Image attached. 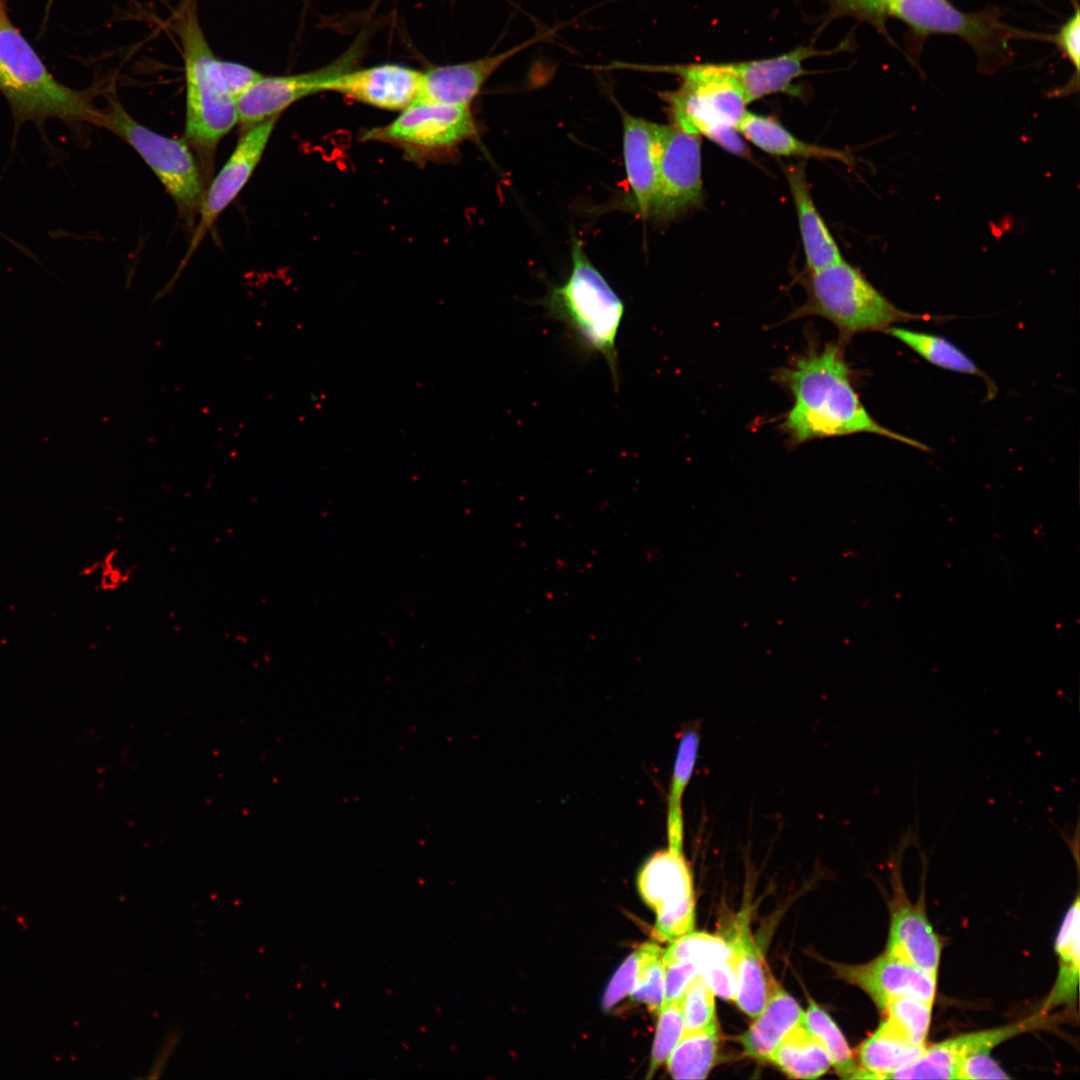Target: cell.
<instances>
[{"instance_id": "1", "label": "cell", "mask_w": 1080, "mask_h": 1080, "mask_svg": "<svg viewBox=\"0 0 1080 1080\" xmlns=\"http://www.w3.org/2000/svg\"><path fill=\"white\" fill-rule=\"evenodd\" d=\"M775 382L793 396L794 403L781 424L793 445L826 437L870 433L911 445L927 446L880 425L860 401L842 350L827 344L811 349L781 367Z\"/></svg>"}, {"instance_id": "2", "label": "cell", "mask_w": 1080, "mask_h": 1080, "mask_svg": "<svg viewBox=\"0 0 1080 1080\" xmlns=\"http://www.w3.org/2000/svg\"><path fill=\"white\" fill-rule=\"evenodd\" d=\"M605 69H631L676 75L680 85L659 94L667 104L673 126L704 136L742 158L750 151L737 127L749 104L741 88L721 63L647 65L614 62Z\"/></svg>"}, {"instance_id": "3", "label": "cell", "mask_w": 1080, "mask_h": 1080, "mask_svg": "<svg viewBox=\"0 0 1080 1080\" xmlns=\"http://www.w3.org/2000/svg\"><path fill=\"white\" fill-rule=\"evenodd\" d=\"M98 85L76 90L56 80L34 48L11 22L0 17V92L18 122L41 123L59 119L67 123L99 125L102 110L95 105Z\"/></svg>"}, {"instance_id": "4", "label": "cell", "mask_w": 1080, "mask_h": 1080, "mask_svg": "<svg viewBox=\"0 0 1080 1080\" xmlns=\"http://www.w3.org/2000/svg\"><path fill=\"white\" fill-rule=\"evenodd\" d=\"M571 259L568 279L551 288L539 304L547 316L561 322L586 351L603 357L617 388L616 340L625 313L624 302L591 263L578 238L572 241Z\"/></svg>"}, {"instance_id": "5", "label": "cell", "mask_w": 1080, "mask_h": 1080, "mask_svg": "<svg viewBox=\"0 0 1080 1080\" xmlns=\"http://www.w3.org/2000/svg\"><path fill=\"white\" fill-rule=\"evenodd\" d=\"M186 87L185 140L205 155L238 123L237 102L225 89L219 58L200 25L196 4L178 10Z\"/></svg>"}, {"instance_id": "6", "label": "cell", "mask_w": 1080, "mask_h": 1080, "mask_svg": "<svg viewBox=\"0 0 1080 1080\" xmlns=\"http://www.w3.org/2000/svg\"><path fill=\"white\" fill-rule=\"evenodd\" d=\"M806 290L807 301L791 318L823 317L836 326L844 339L924 318L896 307L844 259L809 273Z\"/></svg>"}, {"instance_id": "7", "label": "cell", "mask_w": 1080, "mask_h": 1080, "mask_svg": "<svg viewBox=\"0 0 1080 1080\" xmlns=\"http://www.w3.org/2000/svg\"><path fill=\"white\" fill-rule=\"evenodd\" d=\"M102 126L132 146L173 198L183 217L191 221L204 199L203 184L187 141L163 136L136 121L114 95L102 111Z\"/></svg>"}, {"instance_id": "8", "label": "cell", "mask_w": 1080, "mask_h": 1080, "mask_svg": "<svg viewBox=\"0 0 1080 1080\" xmlns=\"http://www.w3.org/2000/svg\"><path fill=\"white\" fill-rule=\"evenodd\" d=\"M889 15L919 35L946 34L965 40L985 68L999 66L1009 58L1010 42L1032 37L1000 20L992 12H964L948 0H891Z\"/></svg>"}, {"instance_id": "9", "label": "cell", "mask_w": 1080, "mask_h": 1080, "mask_svg": "<svg viewBox=\"0 0 1080 1080\" xmlns=\"http://www.w3.org/2000/svg\"><path fill=\"white\" fill-rule=\"evenodd\" d=\"M637 886L644 902L656 912V939L672 942L693 930V879L682 851L668 847L652 854L638 873Z\"/></svg>"}, {"instance_id": "10", "label": "cell", "mask_w": 1080, "mask_h": 1080, "mask_svg": "<svg viewBox=\"0 0 1080 1080\" xmlns=\"http://www.w3.org/2000/svg\"><path fill=\"white\" fill-rule=\"evenodd\" d=\"M477 134L470 106L414 102L383 127L367 130L364 140L396 144L408 152L454 149Z\"/></svg>"}, {"instance_id": "11", "label": "cell", "mask_w": 1080, "mask_h": 1080, "mask_svg": "<svg viewBox=\"0 0 1080 1080\" xmlns=\"http://www.w3.org/2000/svg\"><path fill=\"white\" fill-rule=\"evenodd\" d=\"M701 137L662 125L657 181L648 217L673 220L703 203Z\"/></svg>"}, {"instance_id": "12", "label": "cell", "mask_w": 1080, "mask_h": 1080, "mask_svg": "<svg viewBox=\"0 0 1080 1080\" xmlns=\"http://www.w3.org/2000/svg\"><path fill=\"white\" fill-rule=\"evenodd\" d=\"M360 46L318 69L288 75H263L237 100L238 123L243 131L280 114L295 102L322 92L324 82L354 68Z\"/></svg>"}, {"instance_id": "13", "label": "cell", "mask_w": 1080, "mask_h": 1080, "mask_svg": "<svg viewBox=\"0 0 1080 1080\" xmlns=\"http://www.w3.org/2000/svg\"><path fill=\"white\" fill-rule=\"evenodd\" d=\"M423 71L381 64L343 71L324 82L321 90L335 92L377 108L402 111L417 98Z\"/></svg>"}, {"instance_id": "14", "label": "cell", "mask_w": 1080, "mask_h": 1080, "mask_svg": "<svg viewBox=\"0 0 1080 1080\" xmlns=\"http://www.w3.org/2000/svg\"><path fill=\"white\" fill-rule=\"evenodd\" d=\"M280 116L272 117L247 130L233 153L214 178L204 195L200 223L192 238L189 254L202 240L220 213L235 199L258 165Z\"/></svg>"}, {"instance_id": "15", "label": "cell", "mask_w": 1080, "mask_h": 1080, "mask_svg": "<svg viewBox=\"0 0 1080 1080\" xmlns=\"http://www.w3.org/2000/svg\"><path fill=\"white\" fill-rule=\"evenodd\" d=\"M1038 1024L1039 1019L1031 1017L1015 1024L963 1034L926 1046L920 1057L892 1073L888 1079H958L961 1065L969 1055L991 1051Z\"/></svg>"}, {"instance_id": "16", "label": "cell", "mask_w": 1080, "mask_h": 1080, "mask_svg": "<svg viewBox=\"0 0 1080 1080\" xmlns=\"http://www.w3.org/2000/svg\"><path fill=\"white\" fill-rule=\"evenodd\" d=\"M546 36V34L535 36L495 55L463 63L430 67L423 71L420 90L414 102L470 106L485 83L502 64Z\"/></svg>"}, {"instance_id": "17", "label": "cell", "mask_w": 1080, "mask_h": 1080, "mask_svg": "<svg viewBox=\"0 0 1080 1080\" xmlns=\"http://www.w3.org/2000/svg\"><path fill=\"white\" fill-rule=\"evenodd\" d=\"M842 977L860 987L882 1011L888 1001L914 997L934 1002L937 978L884 952L876 959L840 969Z\"/></svg>"}, {"instance_id": "18", "label": "cell", "mask_w": 1080, "mask_h": 1080, "mask_svg": "<svg viewBox=\"0 0 1080 1080\" xmlns=\"http://www.w3.org/2000/svg\"><path fill=\"white\" fill-rule=\"evenodd\" d=\"M834 53L812 46H799L783 54L755 60L721 63L741 88L748 103L778 93L798 95L795 81L808 74L804 63L816 56Z\"/></svg>"}, {"instance_id": "19", "label": "cell", "mask_w": 1080, "mask_h": 1080, "mask_svg": "<svg viewBox=\"0 0 1080 1080\" xmlns=\"http://www.w3.org/2000/svg\"><path fill=\"white\" fill-rule=\"evenodd\" d=\"M623 157L633 207L648 218L654 196L662 124L621 111Z\"/></svg>"}, {"instance_id": "20", "label": "cell", "mask_w": 1080, "mask_h": 1080, "mask_svg": "<svg viewBox=\"0 0 1080 1080\" xmlns=\"http://www.w3.org/2000/svg\"><path fill=\"white\" fill-rule=\"evenodd\" d=\"M885 952L937 978L941 943L922 905H894Z\"/></svg>"}, {"instance_id": "21", "label": "cell", "mask_w": 1080, "mask_h": 1080, "mask_svg": "<svg viewBox=\"0 0 1080 1080\" xmlns=\"http://www.w3.org/2000/svg\"><path fill=\"white\" fill-rule=\"evenodd\" d=\"M785 173L797 213L808 272L841 261L839 247L814 204L804 163L789 166Z\"/></svg>"}, {"instance_id": "22", "label": "cell", "mask_w": 1080, "mask_h": 1080, "mask_svg": "<svg viewBox=\"0 0 1080 1080\" xmlns=\"http://www.w3.org/2000/svg\"><path fill=\"white\" fill-rule=\"evenodd\" d=\"M803 1016L797 1001L775 982L763 1010L740 1038L745 1052L769 1060L787 1033L802 1023Z\"/></svg>"}, {"instance_id": "23", "label": "cell", "mask_w": 1080, "mask_h": 1080, "mask_svg": "<svg viewBox=\"0 0 1080 1080\" xmlns=\"http://www.w3.org/2000/svg\"><path fill=\"white\" fill-rule=\"evenodd\" d=\"M744 139L775 156L803 159H831L849 164L848 153L805 142L788 131L777 119L747 111L737 127Z\"/></svg>"}, {"instance_id": "24", "label": "cell", "mask_w": 1080, "mask_h": 1080, "mask_svg": "<svg viewBox=\"0 0 1080 1080\" xmlns=\"http://www.w3.org/2000/svg\"><path fill=\"white\" fill-rule=\"evenodd\" d=\"M735 953L737 1006L751 1018L763 1010L775 981L747 927L741 926L729 942Z\"/></svg>"}, {"instance_id": "25", "label": "cell", "mask_w": 1080, "mask_h": 1080, "mask_svg": "<svg viewBox=\"0 0 1080 1080\" xmlns=\"http://www.w3.org/2000/svg\"><path fill=\"white\" fill-rule=\"evenodd\" d=\"M925 1046L911 1044L884 1020L859 1048V1079H888L900 1068L916 1060Z\"/></svg>"}, {"instance_id": "26", "label": "cell", "mask_w": 1080, "mask_h": 1080, "mask_svg": "<svg viewBox=\"0 0 1080 1080\" xmlns=\"http://www.w3.org/2000/svg\"><path fill=\"white\" fill-rule=\"evenodd\" d=\"M1079 923L1080 903L1077 896L1062 921L1055 941L1059 970L1043 1005L1046 1012L1058 1006L1071 1005L1076 999L1080 970Z\"/></svg>"}, {"instance_id": "27", "label": "cell", "mask_w": 1080, "mask_h": 1080, "mask_svg": "<svg viewBox=\"0 0 1080 1080\" xmlns=\"http://www.w3.org/2000/svg\"><path fill=\"white\" fill-rule=\"evenodd\" d=\"M769 1060L796 1079H814L832 1066L829 1054L803 1022L783 1038Z\"/></svg>"}, {"instance_id": "28", "label": "cell", "mask_w": 1080, "mask_h": 1080, "mask_svg": "<svg viewBox=\"0 0 1080 1080\" xmlns=\"http://www.w3.org/2000/svg\"><path fill=\"white\" fill-rule=\"evenodd\" d=\"M699 729H686L680 737L673 765L670 789L667 801V840L668 847L682 851L684 822L682 798L690 782L695 767L699 748Z\"/></svg>"}, {"instance_id": "29", "label": "cell", "mask_w": 1080, "mask_h": 1080, "mask_svg": "<svg viewBox=\"0 0 1080 1080\" xmlns=\"http://www.w3.org/2000/svg\"><path fill=\"white\" fill-rule=\"evenodd\" d=\"M718 1048V1025L684 1033L667 1059L674 1079H704L713 1067Z\"/></svg>"}, {"instance_id": "30", "label": "cell", "mask_w": 1080, "mask_h": 1080, "mask_svg": "<svg viewBox=\"0 0 1080 1080\" xmlns=\"http://www.w3.org/2000/svg\"><path fill=\"white\" fill-rule=\"evenodd\" d=\"M884 332L933 365L950 371L978 375L988 381L985 374L962 350L943 337L893 326L886 328Z\"/></svg>"}, {"instance_id": "31", "label": "cell", "mask_w": 1080, "mask_h": 1080, "mask_svg": "<svg viewBox=\"0 0 1080 1080\" xmlns=\"http://www.w3.org/2000/svg\"><path fill=\"white\" fill-rule=\"evenodd\" d=\"M803 1025L822 1044L830 1056L832 1066L842 1078H857L860 1067L854 1059L845 1037L815 1002L810 1001L803 1016Z\"/></svg>"}, {"instance_id": "32", "label": "cell", "mask_w": 1080, "mask_h": 1080, "mask_svg": "<svg viewBox=\"0 0 1080 1080\" xmlns=\"http://www.w3.org/2000/svg\"><path fill=\"white\" fill-rule=\"evenodd\" d=\"M734 950L723 938L703 932H689L672 941L663 952V961H684L695 965L700 975L710 965L733 959Z\"/></svg>"}, {"instance_id": "33", "label": "cell", "mask_w": 1080, "mask_h": 1080, "mask_svg": "<svg viewBox=\"0 0 1080 1080\" xmlns=\"http://www.w3.org/2000/svg\"><path fill=\"white\" fill-rule=\"evenodd\" d=\"M933 1003L914 998L898 997L887 1002L881 1011L890 1027L911 1044L925 1046L931 1022Z\"/></svg>"}, {"instance_id": "34", "label": "cell", "mask_w": 1080, "mask_h": 1080, "mask_svg": "<svg viewBox=\"0 0 1080 1080\" xmlns=\"http://www.w3.org/2000/svg\"><path fill=\"white\" fill-rule=\"evenodd\" d=\"M684 1033L682 998L664 1004L659 1009L655 1039L647 1077L667 1061Z\"/></svg>"}, {"instance_id": "35", "label": "cell", "mask_w": 1080, "mask_h": 1080, "mask_svg": "<svg viewBox=\"0 0 1080 1080\" xmlns=\"http://www.w3.org/2000/svg\"><path fill=\"white\" fill-rule=\"evenodd\" d=\"M684 1033H692L717 1024L714 993L701 975L694 977L682 996ZM683 1033V1034H684Z\"/></svg>"}, {"instance_id": "36", "label": "cell", "mask_w": 1080, "mask_h": 1080, "mask_svg": "<svg viewBox=\"0 0 1080 1080\" xmlns=\"http://www.w3.org/2000/svg\"><path fill=\"white\" fill-rule=\"evenodd\" d=\"M664 950L655 943L639 971L631 999L646 1004L650 1010L659 1011L664 998L665 966Z\"/></svg>"}, {"instance_id": "37", "label": "cell", "mask_w": 1080, "mask_h": 1080, "mask_svg": "<svg viewBox=\"0 0 1080 1080\" xmlns=\"http://www.w3.org/2000/svg\"><path fill=\"white\" fill-rule=\"evenodd\" d=\"M654 942H646L631 953L617 969L610 980L602 1000V1008L611 1010L624 997L631 994L639 971L645 959L653 949Z\"/></svg>"}, {"instance_id": "38", "label": "cell", "mask_w": 1080, "mask_h": 1080, "mask_svg": "<svg viewBox=\"0 0 1080 1080\" xmlns=\"http://www.w3.org/2000/svg\"><path fill=\"white\" fill-rule=\"evenodd\" d=\"M834 16H848L883 28L891 0H829Z\"/></svg>"}, {"instance_id": "39", "label": "cell", "mask_w": 1080, "mask_h": 1080, "mask_svg": "<svg viewBox=\"0 0 1080 1080\" xmlns=\"http://www.w3.org/2000/svg\"><path fill=\"white\" fill-rule=\"evenodd\" d=\"M219 68L225 89L236 102L264 75L242 63L220 58Z\"/></svg>"}, {"instance_id": "40", "label": "cell", "mask_w": 1080, "mask_h": 1080, "mask_svg": "<svg viewBox=\"0 0 1080 1080\" xmlns=\"http://www.w3.org/2000/svg\"><path fill=\"white\" fill-rule=\"evenodd\" d=\"M663 962L665 966V986L662 1005L681 999L689 982L700 975L699 969L690 962Z\"/></svg>"}, {"instance_id": "41", "label": "cell", "mask_w": 1080, "mask_h": 1080, "mask_svg": "<svg viewBox=\"0 0 1080 1080\" xmlns=\"http://www.w3.org/2000/svg\"><path fill=\"white\" fill-rule=\"evenodd\" d=\"M714 995L725 1000H734L736 994V967L733 959L720 961L708 966L701 974Z\"/></svg>"}, {"instance_id": "42", "label": "cell", "mask_w": 1080, "mask_h": 1080, "mask_svg": "<svg viewBox=\"0 0 1080 1080\" xmlns=\"http://www.w3.org/2000/svg\"><path fill=\"white\" fill-rule=\"evenodd\" d=\"M1054 43L1063 56L1073 65L1078 76L1080 64V12L1076 5L1074 13L1063 23L1054 35Z\"/></svg>"}, {"instance_id": "43", "label": "cell", "mask_w": 1080, "mask_h": 1080, "mask_svg": "<svg viewBox=\"0 0 1080 1080\" xmlns=\"http://www.w3.org/2000/svg\"><path fill=\"white\" fill-rule=\"evenodd\" d=\"M1008 1075L990 1056V1051L969 1055L962 1063L958 1079H1007Z\"/></svg>"}, {"instance_id": "44", "label": "cell", "mask_w": 1080, "mask_h": 1080, "mask_svg": "<svg viewBox=\"0 0 1080 1080\" xmlns=\"http://www.w3.org/2000/svg\"><path fill=\"white\" fill-rule=\"evenodd\" d=\"M173 1047H174V1045H173V1044H171V1041H170V1040L166 1041V1043H165V1046L163 1047L164 1049H163V1050H161V1052L163 1053V1055H162V1056H160V1055L158 1056V1058H157V1061H155V1063H154V1066H153V1069H152V1070H151V1072H150V1073H151V1075H152L153 1073H159V1071H161V1069H162V1068H163V1066L165 1065V1062H166V1060H167V1057H169V1055H170V1052H171V1050H172V1048H173Z\"/></svg>"}, {"instance_id": "45", "label": "cell", "mask_w": 1080, "mask_h": 1080, "mask_svg": "<svg viewBox=\"0 0 1080 1080\" xmlns=\"http://www.w3.org/2000/svg\"><path fill=\"white\" fill-rule=\"evenodd\" d=\"M193 4H196V0H182L179 9L188 8V7L192 6Z\"/></svg>"}, {"instance_id": "46", "label": "cell", "mask_w": 1080, "mask_h": 1080, "mask_svg": "<svg viewBox=\"0 0 1080 1080\" xmlns=\"http://www.w3.org/2000/svg\"><path fill=\"white\" fill-rule=\"evenodd\" d=\"M5 10H6V7H5V1H4V0H0V17H1V15L3 14V12H4Z\"/></svg>"}, {"instance_id": "47", "label": "cell", "mask_w": 1080, "mask_h": 1080, "mask_svg": "<svg viewBox=\"0 0 1080 1080\" xmlns=\"http://www.w3.org/2000/svg\"><path fill=\"white\" fill-rule=\"evenodd\" d=\"M234 640H237V641H242V640H245V641H247V640H248V638H247L246 636H244V635L240 634V635H236V636L234 637Z\"/></svg>"}, {"instance_id": "48", "label": "cell", "mask_w": 1080, "mask_h": 1080, "mask_svg": "<svg viewBox=\"0 0 1080 1080\" xmlns=\"http://www.w3.org/2000/svg\"><path fill=\"white\" fill-rule=\"evenodd\" d=\"M52 2H53V0H48V8H47V9H49V8H50V6H51Z\"/></svg>"}]
</instances>
